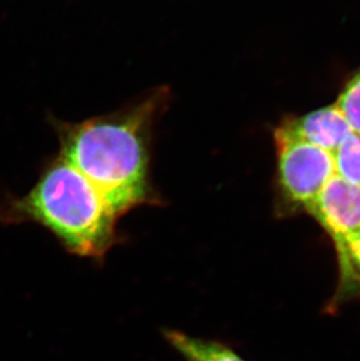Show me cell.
I'll use <instances>...</instances> for the list:
<instances>
[{
	"mask_svg": "<svg viewBox=\"0 0 360 361\" xmlns=\"http://www.w3.org/2000/svg\"><path fill=\"white\" fill-rule=\"evenodd\" d=\"M274 138L283 193L292 204L306 208L336 173L332 154L303 140L283 124Z\"/></svg>",
	"mask_w": 360,
	"mask_h": 361,
	"instance_id": "3957f363",
	"label": "cell"
},
{
	"mask_svg": "<svg viewBox=\"0 0 360 361\" xmlns=\"http://www.w3.org/2000/svg\"><path fill=\"white\" fill-rule=\"evenodd\" d=\"M336 247L340 266V298L360 293V229Z\"/></svg>",
	"mask_w": 360,
	"mask_h": 361,
	"instance_id": "52a82bcc",
	"label": "cell"
},
{
	"mask_svg": "<svg viewBox=\"0 0 360 361\" xmlns=\"http://www.w3.org/2000/svg\"><path fill=\"white\" fill-rule=\"evenodd\" d=\"M306 211L338 245L360 229V188L335 173Z\"/></svg>",
	"mask_w": 360,
	"mask_h": 361,
	"instance_id": "277c9868",
	"label": "cell"
},
{
	"mask_svg": "<svg viewBox=\"0 0 360 361\" xmlns=\"http://www.w3.org/2000/svg\"><path fill=\"white\" fill-rule=\"evenodd\" d=\"M116 221L92 183L60 154L48 161L28 195H6L0 202L1 224L42 226L81 257L106 255L115 245Z\"/></svg>",
	"mask_w": 360,
	"mask_h": 361,
	"instance_id": "7a4b0ae2",
	"label": "cell"
},
{
	"mask_svg": "<svg viewBox=\"0 0 360 361\" xmlns=\"http://www.w3.org/2000/svg\"><path fill=\"white\" fill-rule=\"evenodd\" d=\"M336 104L343 111L354 133H360V71L347 83Z\"/></svg>",
	"mask_w": 360,
	"mask_h": 361,
	"instance_id": "9c48e42d",
	"label": "cell"
},
{
	"mask_svg": "<svg viewBox=\"0 0 360 361\" xmlns=\"http://www.w3.org/2000/svg\"><path fill=\"white\" fill-rule=\"evenodd\" d=\"M163 336L185 361H246L220 341L192 337L179 330H164Z\"/></svg>",
	"mask_w": 360,
	"mask_h": 361,
	"instance_id": "8992f818",
	"label": "cell"
},
{
	"mask_svg": "<svg viewBox=\"0 0 360 361\" xmlns=\"http://www.w3.org/2000/svg\"><path fill=\"white\" fill-rule=\"evenodd\" d=\"M332 156L336 173L347 183L360 188V133H351Z\"/></svg>",
	"mask_w": 360,
	"mask_h": 361,
	"instance_id": "ba28073f",
	"label": "cell"
},
{
	"mask_svg": "<svg viewBox=\"0 0 360 361\" xmlns=\"http://www.w3.org/2000/svg\"><path fill=\"white\" fill-rule=\"evenodd\" d=\"M283 126L296 136L330 154H333L340 143L354 133L350 123L336 103L306 116L286 121Z\"/></svg>",
	"mask_w": 360,
	"mask_h": 361,
	"instance_id": "5b68a950",
	"label": "cell"
},
{
	"mask_svg": "<svg viewBox=\"0 0 360 361\" xmlns=\"http://www.w3.org/2000/svg\"><path fill=\"white\" fill-rule=\"evenodd\" d=\"M169 99L170 90L162 87L115 113L53 123L59 154L92 183L117 219L133 208L160 204L151 179V142Z\"/></svg>",
	"mask_w": 360,
	"mask_h": 361,
	"instance_id": "6da1fadb",
	"label": "cell"
}]
</instances>
